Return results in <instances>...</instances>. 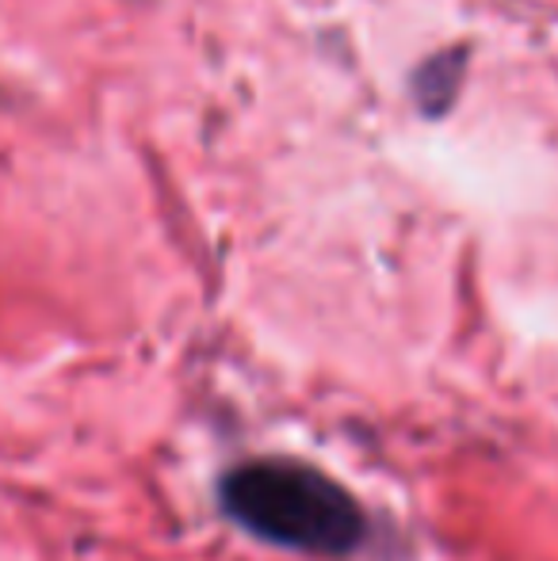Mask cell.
Instances as JSON below:
<instances>
[{
	"label": "cell",
	"mask_w": 558,
	"mask_h": 561,
	"mask_svg": "<svg viewBox=\"0 0 558 561\" xmlns=\"http://www.w3.org/2000/svg\"><path fill=\"white\" fill-rule=\"evenodd\" d=\"M223 504L246 531L303 554L341 558L364 539V512L349 489L295 458H253L230 470Z\"/></svg>",
	"instance_id": "6da1fadb"
}]
</instances>
